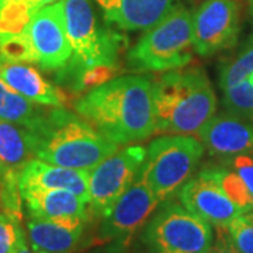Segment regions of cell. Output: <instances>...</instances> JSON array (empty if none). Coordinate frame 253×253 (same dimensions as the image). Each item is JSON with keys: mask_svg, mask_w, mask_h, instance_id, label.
Listing matches in <instances>:
<instances>
[{"mask_svg": "<svg viewBox=\"0 0 253 253\" xmlns=\"http://www.w3.org/2000/svg\"><path fill=\"white\" fill-rule=\"evenodd\" d=\"M73 109L118 146L141 142L155 134L154 83L145 76L104 82L76 100Z\"/></svg>", "mask_w": 253, "mask_h": 253, "instance_id": "cell-1", "label": "cell"}, {"mask_svg": "<svg viewBox=\"0 0 253 253\" xmlns=\"http://www.w3.org/2000/svg\"><path fill=\"white\" fill-rule=\"evenodd\" d=\"M72 58L61 69L63 83L75 89L96 87L111 79L126 40L116 31L99 27L90 0H61Z\"/></svg>", "mask_w": 253, "mask_h": 253, "instance_id": "cell-2", "label": "cell"}, {"mask_svg": "<svg viewBox=\"0 0 253 253\" xmlns=\"http://www.w3.org/2000/svg\"><path fill=\"white\" fill-rule=\"evenodd\" d=\"M215 111L217 96L203 69L168 71L155 81V134H197Z\"/></svg>", "mask_w": 253, "mask_h": 253, "instance_id": "cell-3", "label": "cell"}, {"mask_svg": "<svg viewBox=\"0 0 253 253\" xmlns=\"http://www.w3.org/2000/svg\"><path fill=\"white\" fill-rule=\"evenodd\" d=\"M33 131L38 139L37 159L76 170L90 172L118 149L84 118L62 107L48 110L44 121Z\"/></svg>", "mask_w": 253, "mask_h": 253, "instance_id": "cell-4", "label": "cell"}, {"mask_svg": "<svg viewBox=\"0 0 253 253\" xmlns=\"http://www.w3.org/2000/svg\"><path fill=\"white\" fill-rule=\"evenodd\" d=\"M193 14L183 4H174L126 55L135 72H165L181 69L193 61Z\"/></svg>", "mask_w": 253, "mask_h": 253, "instance_id": "cell-5", "label": "cell"}, {"mask_svg": "<svg viewBox=\"0 0 253 253\" xmlns=\"http://www.w3.org/2000/svg\"><path fill=\"white\" fill-rule=\"evenodd\" d=\"M204 155L199 139L189 135H165L146 148L144 163L136 174L161 203L172 200L191 179Z\"/></svg>", "mask_w": 253, "mask_h": 253, "instance_id": "cell-6", "label": "cell"}, {"mask_svg": "<svg viewBox=\"0 0 253 253\" xmlns=\"http://www.w3.org/2000/svg\"><path fill=\"white\" fill-rule=\"evenodd\" d=\"M141 238L149 253H208L214 244L212 225L173 199L156 208Z\"/></svg>", "mask_w": 253, "mask_h": 253, "instance_id": "cell-7", "label": "cell"}, {"mask_svg": "<svg viewBox=\"0 0 253 253\" xmlns=\"http://www.w3.org/2000/svg\"><path fill=\"white\" fill-rule=\"evenodd\" d=\"M146 149L142 145H124L89 172V211L104 217L128 187L135 181L144 163Z\"/></svg>", "mask_w": 253, "mask_h": 253, "instance_id": "cell-8", "label": "cell"}, {"mask_svg": "<svg viewBox=\"0 0 253 253\" xmlns=\"http://www.w3.org/2000/svg\"><path fill=\"white\" fill-rule=\"evenodd\" d=\"M162 203L144 181L136 177L126 193L116 201L107 215L101 218L99 239L111 242L113 248L124 251L132 236L144 228Z\"/></svg>", "mask_w": 253, "mask_h": 253, "instance_id": "cell-9", "label": "cell"}, {"mask_svg": "<svg viewBox=\"0 0 253 253\" xmlns=\"http://www.w3.org/2000/svg\"><path fill=\"white\" fill-rule=\"evenodd\" d=\"M241 33V11L235 0H206L193 13V46L211 56L235 45Z\"/></svg>", "mask_w": 253, "mask_h": 253, "instance_id": "cell-10", "label": "cell"}, {"mask_svg": "<svg viewBox=\"0 0 253 253\" xmlns=\"http://www.w3.org/2000/svg\"><path fill=\"white\" fill-rule=\"evenodd\" d=\"M34 63L44 71H61L72 58V45L66 34L62 1L40 9L31 18L27 31Z\"/></svg>", "mask_w": 253, "mask_h": 253, "instance_id": "cell-11", "label": "cell"}, {"mask_svg": "<svg viewBox=\"0 0 253 253\" xmlns=\"http://www.w3.org/2000/svg\"><path fill=\"white\" fill-rule=\"evenodd\" d=\"M219 89L226 111L253 123V33L221 63Z\"/></svg>", "mask_w": 253, "mask_h": 253, "instance_id": "cell-12", "label": "cell"}, {"mask_svg": "<svg viewBox=\"0 0 253 253\" xmlns=\"http://www.w3.org/2000/svg\"><path fill=\"white\" fill-rule=\"evenodd\" d=\"M196 135L208 154L221 159L253 154V123L231 113L211 117Z\"/></svg>", "mask_w": 253, "mask_h": 253, "instance_id": "cell-13", "label": "cell"}, {"mask_svg": "<svg viewBox=\"0 0 253 253\" xmlns=\"http://www.w3.org/2000/svg\"><path fill=\"white\" fill-rule=\"evenodd\" d=\"M28 217L54 221L71 228L84 225L89 218L86 201L62 189L20 190Z\"/></svg>", "mask_w": 253, "mask_h": 253, "instance_id": "cell-14", "label": "cell"}, {"mask_svg": "<svg viewBox=\"0 0 253 253\" xmlns=\"http://www.w3.org/2000/svg\"><path fill=\"white\" fill-rule=\"evenodd\" d=\"M179 196L180 203L189 211L217 228H226L235 218L242 215L241 210L224 191L200 172L181 187Z\"/></svg>", "mask_w": 253, "mask_h": 253, "instance_id": "cell-15", "label": "cell"}, {"mask_svg": "<svg viewBox=\"0 0 253 253\" xmlns=\"http://www.w3.org/2000/svg\"><path fill=\"white\" fill-rule=\"evenodd\" d=\"M89 172L76 170L33 159L23 168L18 177L20 190L26 189H62L72 191L79 199L89 204Z\"/></svg>", "mask_w": 253, "mask_h": 253, "instance_id": "cell-16", "label": "cell"}, {"mask_svg": "<svg viewBox=\"0 0 253 253\" xmlns=\"http://www.w3.org/2000/svg\"><path fill=\"white\" fill-rule=\"evenodd\" d=\"M176 0H97L106 21L126 31L152 27Z\"/></svg>", "mask_w": 253, "mask_h": 253, "instance_id": "cell-17", "label": "cell"}, {"mask_svg": "<svg viewBox=\"0 0 253 253\" xmlns=\"http://www.w3.org/2000/svg\"><path fill=\"white\" fill-rule=\"evenodd\" d=\"M0 81L24 99L42 107H62L65 103L62 91L45 81L36 68L26 63H3Z\"/></svg>", "mask_w": 253, "mask_h": 253, "instance_id": "cell-18", "label": "cell"}, {"mask_svg": "<svg viewBox=\"0 0 253 253\" xmlns=\"http://www.w3.org/2000/svg\"><path fill=\"white\" fill-rule=\"evenodd\" d=\"M37 134L27 126L0 120V176L17 173L36 159Z\"/></svg>", "mask_w": 253, "mask_h": 253, "instance_id": "cell-19", "label": "cell"}, {"mask_svg": "<svg viewBox=\"0 0 253 253\" xmlns=\"http://www.w3.org/2000/svg\"><path fill=\"white\" fill-rule=\"evenodd\" d=\"M27 235L34 253H73L81 242L83 226L71 228L54 221L28 217Z\"/></svg>", "mask_w": 253, "mask_h": 253, "instance_id": "cell-20", "label": "cell"}, {"mask_svg": "<svg viewBox=\"0 0 253 253\" xmlns=\"http://www.w3.org/2000/svg\"><path fill=\"white\" fill-rule=\"evenodd\" d=\"M48 114V110L31 103L0 81V120L36 129Z\"/></svg>", "mask_w": 253, "mask_h": 253, "instance_id": "cell-21", "label": "cell"}, {"mask_svg": "<svg viewBox=\"0 0 253 253\" xmlns=\"http://www.w3.org/2000/svg\"><path fill=\"white\" fill-rule=\"evenodd\" d=\"M224 191L242 214H251L253 211V194L248 189L244 179L228 165H208L200 170Z\"/></svg>", "mask_w": 253, "mask_h": 253, "instance_id": "cell-22", "label": "cell"}, {"mask_svg": "<svg viewBox=\"0 0 253 253\" xmlns=\"http://www.w3.org/2000/svg\"><path fill=\"white\" fill-rule=\"evenodd\" d=\"M40 9L37 0H7L0 4V40L26 34Z\"/></svg>", "mask_w": 253, "mask_h": 253, "instance_id": "cell-23", "label": "cell"}, {"mask_svg": "<svg viewBox=\"0 0 253 253\" xmlns=\"http://www.w3.org/2000/svg\"><path fill=\"white\" fill-rule=\"evenodd\" d=\"M0 58L4 63L34 62V55L27 34L0 40Z\"/></svg>", "mask_w": 253, "mask_h": 253, "instance_id": "cell-24", "label": "cell"}, {"mask_svg": "<svg viewBox=\"0 0 253 253\" xmlns=\"http://www.w3.org/2000/svg\"><path fill=\"white\" fill-rule=\"evenodd\" d=\"M226 231L232 244L239 253H253V218L251 214H242L235 218Z\"/></svg>", "mask_w": 253, "mask_h": 253, "instance_id": "cell-25", "label": "cell"}, {"mask_svg": "<svg viewBox=\"0 0 253 253\" xmlns=\"http://www.w3.org/2000/svg\"><path fill=\"white\" fill-rule=\"evenodd\" d=\"M21 218L10 215L7 212L0 214V253H11L18 242L21 229Z\"/></svg>", "mask_w": 253, "mask_h": 253, "instance_id": "cell-26", "label": "cell"}, {"mask_svg": "<svg viewBox=\"0 0 253 253\" xmlns=\"http://www.w3.org/2000/svg\"><path fill=\"white\" fill-rule=\"evenodd\" d=\"M224 163L232 168L246 183L253 194V154H242L224 159Z\"/></svg>", "mask_w": 253, "mask_h": 253, "instance_id": "cell-27", "label": "cell"}, {"mask_svg": "<svg viewBox=\"0 0 253 253\" xmlns=\"http://www.w3.org/2000/svg\"><path fill=\"white\" fill-rule=\"evenodd\" d=\"M217 239L214 241L208 253H239L232 244L228 231H224L226 228H217Z\"/></svg>", "mask_w": 253, "mask_h": 253, "instance_id": "cell-28", "label": "cell"}, {"mask_svg": "<svg viewBox=\"0 0 253 253\" xmlns=\"http://www.w3.org/2000/svg\"><path fill=\"white\" fill-rule=\"evenodd\" d=\"M11 253H34L30 248H28L27 241H26V234H24V231L20 234V238H18V242L16 245V248H14V251Z\"/></svg>", "mask_w": 253, "mask_h": 253, "instance_id": "cell-29", "label": "cell"}, {"mask_svg": "<svg viewBox=\"0 0 253 253\" xmlns=\"http://www.w3.org/2000/svg\"><path fill=\"white\" fill-rule=\"evenodd\" d=\"M56 1H59V0H37V3L40 4V7L42 9V7H45L48 4H54Z\"/></svg>", "mask_w": 253, "mask_h": 253, "instance_id": "cell-30", "label": "cell"}, {"mask_svg": "<svg viewBox=\"0 0 253 253\" xmlns=\"http://www.w3.org/2000/svg\"><path fill=\"white\" fill-rule=\"evenodd\" d=\"M4 212V203H3V199H1V191H0V214Z\"/></svg>", "mask_w": 253, "mask_h": 253, "instance_id": "cell-31", "label": "cell"}, {"mask_svg": "<svg viewBox=\"0 0 253 253\" xmlns=\"http://www.w3.org/2000/svg\"><path fill=\"white\" fill-rule=\"evenodd\" d=\"M249 3H251V10H252V14H253V0H249Z\"/></svg>", "mask_w": 253, "mask_h": 253, "instance_id": "cell-32", "label": "cell"}, {"mask_svg": "<svg viewBox=\"0 0 253 253\" xmlns=\"http://www.w3.org/2000/svg\"><path fill=\"white\" fill-rule=\"evenodd\" d=\"M4 1H7V0H0V4H3Z\"/></svg>", "mask_w": 253, "mask_h": 253, "instance_id": "cell-33", "label": "cell"}, {"mask_svg": "<svg viewBox=\"0 0 253 253\" xmlns=\"http://www.w3.org/2000/svg\"><path fill=\"white\" fill-rule=\"evenodd\" d=\"M251 217H252V218H253V211H252V212H251Z\"/></svg>", "mask_w": 253, "mask_h": 253, "instance_id": "cell-34", "label": "cell"}]
</instances>
